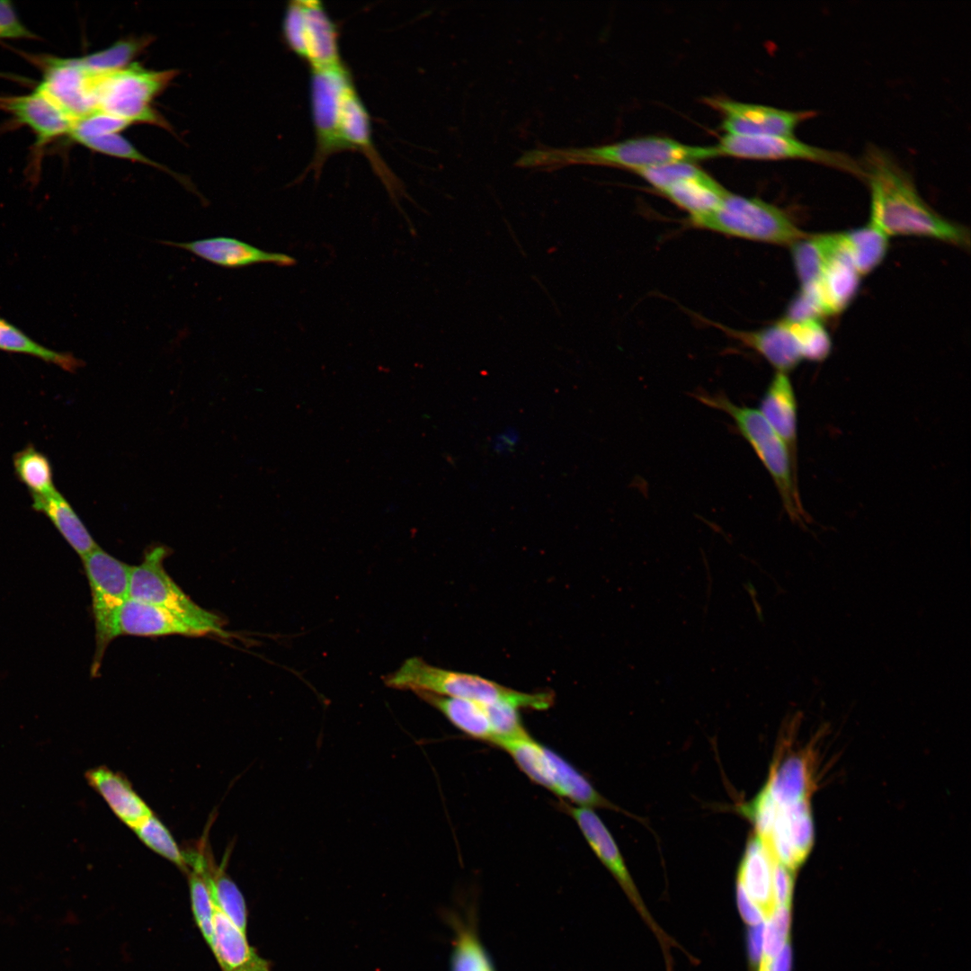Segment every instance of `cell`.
I'll return each instance as SVG.
<instances>
[{"instance_id":"cell-12","label":"cell","mask_w":971,"mask_h":971,"mask_svg":"<svg viewBox=\"0 0 971 971\" xmlns=\"http://www.w3.org/2000/svg\"><path fill=\"white\" fill-rule=\"evenodd\" d=\"M704 101L722 114L721 128L732 135L793 136L796 127L813 116L808 111H788L722 96L705 97Z\"/></svg>"},{"instance_id":"cell-25","label":"cell","mask_w":971,"mask_h":971,"mask_svg":"<svg viewBox=\"0 0 971 971\" xmlns=\"http://www.w3.org/2000/svg\"><path fill=\"white\" fill-rule=\"evenodd\" d=\"M307 60L311 67L342 63L336 28L318 1H302Z\"/></svg>"},{"instance_id":"cell-37","label":"cell","mask_w":971,"mask_h":971,"mask_svg":"<svg viewBox=\"0 0 971 971\" xmlns=\"http://www.w3.org/2000/svg\"><path fill=\"white\" fill-rule=\"evenodd\" d=\"M450 971H495L475 929L459 925L453 939Z\"/></svg>"},{"instance_id":"cell-6","label":"cell","mask_w":971,"mask_h":971,"mask_svg":"<svg viewBox=\"0 0 971 971\" xmlns=\"http://www.w3.org/2000/svg\"><path fill=\"white\" fill-rule=\"evenodd\" d=\"M167 548L156 546L146 551L142 562L131 566L129 597L158 606L199 630L225 637L222 620L186 595L164 568Z\"/></svg>"},{"instance_id":"cell-50","label":"cell","mask_w":971,"mask_h":971,"mask_svg":"<svg viewBox=\"0 0 971 971\" xmlns=\"http://www.w3.org/2000/svg\"><path fill=\"white\" fill-rule=\"evenodd\" d=\"M736 902L739 913L744 922L750 926H755L764 922V915L748 897L742 886L738 883H736Z\"/></svg>"},{"instance_id":"cell-46","label":"cell","mask_w":971,"mask_h":971,"mask_svg":"<svg viewBox=\"0 0 971 971\" xmlns=\"http://www.w3.org/2000/svg\"><path fill=\"white\" fill-rule=\"evenodd\" d=\"M704 170L691 162H672L635 171L658 192L671 184L702 174Z\"/></svg>"},{"instance_id":"cell-38","label":"cell","mask_w":971,"mask_h":971,"mask_svg":"<svg viewBox=\"0 0 971 971\" xmlns=\"http://www.w3.org/2000/svg\"><path fill=\"white\" fill-rule=\"evenodd\" d=\"M150 42V39L121 40L98 52L78 58L88 69L98 74L113 72L128 67L129 61Z\"/></svg>"},{"instance_id":"cell-10","label":"cell","mask_w":971,"mask_h":971,"mask_svg":"<svg viewBox=\"0 0 971 971\" xmlns=\"http://www.w3.org/2000/svg\"><path fill=\"white\" fill-rule=\"evenodd\" d=\"M715 147L718 156L756 160L804 159L860 174V165L848 156L810 146L794 136L725 133Z\"/></svg>"},{"instance_id":"cell-44","label":"cell","mask_w":971,"mask_h":971,"mask_svg":"<svg viewBox=\"0 0 971 971\" xmlns=\"http://www.w3.org/2000/svg\"><path fill=\"white\" fill-rule=\"evenodd\" d=\"M77 143L102 154L143 163L167 171L164 166L141 154L129 141L118 133L84 138L78 140Z\"/></svg>"},{"instance_id":"cell-51","label":"cell","mask_w":971,"mask_h":971,"mask_svg":"<svg viewBox=\"0 0 971 971\" xmlns=\"http://www.w3.org/2000/svg\"><path fill=\"white\" fill-rule=\"evenodd\" d=\"M763 923L751 926L748 932L749 958L753 966H759L761 959Z\"/></svg>"},{"instance_id":"cell-41","label":"cell","mask_w":971,"mask_h":971,"mask_svg":"<svg viewBox=\"0 0 971 971\" xmlns=\"http://www.w3.org/2000/svg\"><path fill=\"white\" fill-rule=\"evenodd\" d=\"M798 339L804 361L820 362L828 358L832 351L830 334L819 318L800 321L788 320Z\"/></svg>"},{"instance_id":"cell-35","label":"cell","mask_w":971,"mask_h":971,"mask_svg":"<svg viewBox=\"0 0 971 971\" xmlns=\"http://www.w3.org/2000/svg\"><path fill=\"white\" fill-rule=\"evenodd\" d=\"M13 465L16 477L31 495H43L56 490L50 460L32 444L13 454Z\"/></svg>"},{"instance_id":"cell-13","label":"cell","mask_w":971,"mask_h":971,"mask_svg":"<svg viewBox=\"0 0 971 971\" xmlns=\"http://www.w3.org/2000/svg\"><path fill=\"white\" fill-rule=\"evenodd\" d=\"M828 252L816 282L800 289L815 298L823 316L842 313L854 300L861 275L845 251L840 233L828 234Z\"/></svg>"},{"instance_id":"cell-29","label":"cell","mask_w":971,"mask_h":971,"mask_svg":"<svg viewBox=\"0 0 971 971\" xmlns=\"http://www.w3.org/2000/svg\"><path fill=\"white\" fill-rule=\"evenodd\" d=\"M192 871L200 874L206 881L213 904L246 933L247 910L245 898L236 883L226 873L223 864L217 866L207 851Z\"/></svg>"},{"instance_id":"cell-40","label":"cell","mask_w":971,"mask_h":971,"mask_svg":"<svg viewBox=\"0 0 971 971\" xmlns=\"http://www.w3.org/2000/svg\"><path fill=\"white\" fill-rule=\"evenodd\" d=\"M791 903L776 905L763 923L759 967L768 965L789 940Z\"/></svg>"},{"instance_id":"cell-47","label":"cell","mask_w":971,"mask_h":971,"mask_svg":"<svg viewBox=\"0 0 971 971\" xmlns=\"http://www.w3.org/2000/svg\"><path fill=\"white\" fill-rule=\"evenodd\" d=\"M283 33L289 47L300 58L307 59L302 1L288 4L283 19Z\"/></svg>"},{"instance_id":"cell-7","label":"cell","mask_w":971,"mask_h":971,"mask_svg":"<svg viewBox=\"0 0 971 971\" xmlns=\"http://www.w3.org/2000/svg\"><path fill=\"white\" fill-rule=\"evenodd\" d=\"M92 594L95 628V652L92 675L99 670L109 644L117 637L119 611L129 597L131 566L100 547L82 557Z\"/></svg>"},{"instance_id":"cell-4","label":"cell","mask_w":971,"mask_h":971,"mask_svg":"<svg viewBox=\"0 0 971 971\" xmlns=\"http://www.w3.org/2000/svg\"><path fill=\"white\" fill-rule=\"evenodd\" d=\"M697 399L726 414L771 475L783 508L793 521L807 520L797 486V464L790 452L759 409L739 405L724 395L702 394Z\"/></svg>"},{"instance_id":"cell-43","label":"cell","mask_w":971,"mask_h":971,"mask_svg":"<svg viewBox=\"0 0 971 971\" xmlns=\"http://www.w3.org/2000/svg\"><path fill=\"white\" fill-rule=\"evenodd\" d=\"M485 706V705H484ZM487 713L494 740L493 744L513 740L528 735L524 727L519 708L506 702H497L485 706Z\"/></svg>"},{"instance_id":"cell-31","label":"cell","mask_w":971,"mask_h":971,"mask_svg":"<svg viewBox=\"0 0 971 971\" xmlns=\"http://www.w3.org/2000/svg\"><path fill=\"white\" fill-rule=\"evenodd\" d=\"M811 772L805 755L794 754L772 768L763 789L778 807L807 798Z\"/></svg>"},{"instance_id":"cell-45","label":"cell","mask_w":971,"mask_h":971,"mask_svg":"<svg viewBox=\"0 0 971 971\" xmlns=\"http://www.w3.org/2000/svg\"><path fill=\"white\" fill-rule=\"evenodd\" d=\"M131 124L125 119L96 111L77 120L69 136L77 142L84 138L118 133Z\"/></svg>"},{"instance_id":"cell-9","label":"cell","mask_w":971,"mask_h":971,"mask_svg":"<svg viewBox=\"0 0 971 971\" xmlns=\"http://www.w3.org/2000/svg\"><path fill=\"white\" fill-rule=\"evenodd\" d=\"M352 85L343 63L311 67V106L316 138L312 167L317 174L329 156L350 149L341 135L340 116L343 97Z\"/></svg>"},{"instance_id":"cell-22","label":"cell","mask_w":971,"mask_h":971,"mask_svg":"<svg viewBox=\"0 0 971 971\" xmlns=\"http://www.w3.org/2000/svg\"><path fill=\"white\" fill-rule=\"evenodd\" d=\"M85 778L118 818L131 829L153 815L149 806L121 774L105 766H98L86 771Z\"/></svg>"},{"instance_id":"cell-19","label":"cell","mask_w":971,"mask_h":971,"mask_svg":"<svg viewBox=\"0 0 971 971\" xmlns=\"http://www.w3.org/2000/svg\"><path fill=\"white\" fill-rule=\"evenodd\" d=\"M116 630L117 636H202L199 630L174 614L154 604L132 598H129L120 608Z\"/></svg>"},{"instance_id":"cell-48","label":"cell","mask_w":971,"mask_h":971,"mask_svg":"<svg viewBox=\"0 0 971 971\" xmlns=\"http://www.w3.org/2000/svg\"><path fill=\"white\" fill-rule=\"evenodd\" d=\"M0 39H36V35L21 22L8 0H0Z\"/></svg>"},{"instance_id":"cell-11","label":"cell","mask_w":971,"mask_h":971,"mask_svg":"<svg viewBox=\"0 0 971 971\" xmlns=\"http://www.w3.org/2000/svg\"><path fill=\"white\" fill-rule=\"evenodd\" d=\"M43 76L36 87L75 122L96 111V92L102 74L85 67L77 58L47 57Z\"/></svg>"},{"instance_id":"cell-2","label":"cell","mask_w":971,"mask_h":971,"mask_svg":"<svg viewBox=\"0 0 971 971\" xmlns=\"http://www.w3.org/2000/svg\"><path fill=\"white\" fill-rule=\"evenodd\" d=\"M718 156L715 146H690L661 136H643L584 147L535 148L523 152L515 165L521 167L557 168L593 165L642 168L672 162H697Z\"/></svg>"},{"instance_id":"cell-20","label":"cell","mask_w":971,"mask_h":971,"mask_svg":"<svg viewBox=\"0 0 971 971\" xmlns=\"http://www.w3.org/2000/svg\"><path fill=\"white\" fill-rule=\"evenodd\" d=\"M732 334L762 355L777 372L788 374L804 361L798 339L785 318L757 331Z\"/></svg>"},{"instance_id":"cell-24","label":"cell","mask_w":971,"mask_h":971,"mask_svg":"<svg viewBox=\"0 0 971 971\" xmlns=\"http://www.w3.org/2000/svg\"><path fill=\"white\" fill-rule=\"evenodd\" d=\"M773 857L757 835L747 842L741 860L737 883L766 918L775 908L772 888Z\"/></svg>"},{"instance_id":"cell-36","label":"cell","mask_w":971,"mask_h":971,"mask_svg":"<svg viewBox=\"0 0 971 971\" xmlns=\"http://www.w3.org/2000/svg\"><path fill=\"white\" fill-rule=\"evenodd\" d=\"M790 247L800 289L812 287L816 282L827 256L828 234H810Z\"/></svg>"},{"instance_id":"cell-32","label":"cell","mask_w":971,"mask_h":971,"mask_svg":"<svg viewBox=\"0 0 971 971\" xmlns=\"http://www.w3.org/2000/svg\"><path fill=\"white\" fill-rule=\"evenodd\" d=\"M840 237L861 276L874 271L883 262L888 251V236L869 223L840 233Z\"/></svg>"},{"instance_id":"cell-3","label":"cell","mask_w":971,"mask_h":971,"mask_svg":"<svg viewBox=\"0 0 971 971\" xmlns=\"http://www.w3.org/2000/svg\"><path fill=\"white\" fill-rule=\"evenodd\" d=\"M384 681L396 690L465 699L485 706L506 702L519 708L544 710L554 702L553 692H522L479 675L430 664L417 656L406 659Z\"/></svg>"},{"instance_id":"cell-14","label":"cell","mask_w":971,"mask_h":971,"mask_svg":"<svg viewBox=\"0 0 971 971\" xmlns=\"http://www.w3.org/2000/svg\"><path fill=\"white\" fill-rule=\"evenodd\" d=\"M762 842L775 860L791 871L797 869L805 861L814 842L807 798L779 807L771 831Z\"/></svg>"},{"instance_id":"cell-23","label":"cell","mask_w":971,"mask_h":971,"mask_svg":"<svg viewBox=\"0 0 971 971\" xmlns=\"http://www.w3.org/2000/svg\"><path fill=\"white\" fill-rule=\"evenodd\" d=\"M759 411L786 444L797 464V403L787 373H775L762 397Z\"/></svg>"},{"instance_id":"cell-15","label":"cell","mask_w":971,"mask_h":971,"mask_svg":"<svg viewBox=\"0 0 971 971\" xmlns=\"http://www.w3.org/2000/svg\"><path fill=\"white\" fill-rule=\"evenodd\" d=\"M561 806L575 821L592 850L616 878L644 919L658 932L659 929L650 917L612 835L599 815L591 807L572 806L566 803ZM658 936L661 937L659 932Z\"/></svg>"},{"instance_id":"cell-17","label":"cell","mask_w":971,"mask_h":971,"mask_svg":"<svg viewBox=\"0 0 971 971\" xmlns=\"http://www.w3.org/2000/svg\"><path fill=\"white\" fill-rule=\"evenodd\" d=\"M340 131L343 141L351 150L359 149L367 156L390 197L396 200L399 196H402L404 191L400 182L383 163L374 147L369 115L353 85L346 90L343 97Z\"/></svg>"},{"instance_id":"cell-28","label":"cell","mask_w":971,"mask_h":971,"mask_svg":"<svg viewBox=\"0 0 971 971\" xmlns=\"http://www.w3.org/2000/svg\"><path fill=\"white\" fill-rule=\"evenodd\" d=\"M550 765V791L566 798L578 806L601 807L619 811L615 805L603 797L571 763L551 749H548Z\"/></svg>"},{"instance_id":"cell-21","label":"cell","mask_w":971,"mask_h":971,"mask_svg":"<svg viewBox=\"0 0 971 971\" xmlns=\"http://www.w3.org/2000/svg\"><path fill=\"white\" fill-rule=\"evenodd\" d=\"M209 949L222 971H271L268 962L249 944L246 933L215 905Z\"/></svg>"},{"instance_id":"cell-1","label":"cell","mask_w":971,"mask_h":971,"mask_svg":"<svg viewBox=\"0 0 971 971\" xmlns=\"http://www.w3.org/2000/svg\"><path fill=\"white\" fill-rule=\"evenodd\" d=\"M870 192L869 224L886 236L927 237L966 248L968 230L948 220L919 195L910 175L887 154L869 149L860 165Z\"/></svg>"},{"instance_id":"cell-39","label":"cell","mask_w":971,"mask_h":971,"mask_svg":"<svg viewBox=\"0 0 971 971\" xmlns=\"http://www.w3.org/2000/svg\"><path fill=\"white\" fill-rule=\"evenodd\" d=\"M132 830L152 851L174 863L183 871H188L183 851L169 830L154 815L145 818Z\"/></svg>"},{"instance_id":"cell-8","label":"cell","mask_w":971,"mask_h":971,"mask_svg":"<svg viewBox=\"0 0 971 971\" xmlns=\"http://www.w3.org/2000/svg\"><path fill=\"white\" fill-rule=\"evenodd\" d=\"M174 76L173 70L150 71L136 64L102 74L96 92V111L132 123L161 125L163 121L149 103Z\"/></svg>"},{"instance_id":"cell-30","label":"cell","mask_w":971,"mask_h":971,"mask_svg":"<svg viewBox=\"0 0 971 971\" xmlns=\"http://www.w3.org/2000/svg\"><path fill=\"white\" fill-rule=\"evenodd\" d=\"M419 698L438 709L455 727L467 735L493 743L494 735L485 706L465 699L451 698L428 692L416 693Z\"/></svg>"},{"instance_id":"cell-52","label":"cell","mask_w":971,"mask_h":971,"mask_svg":"<svg viewBox=\"0 0 971 971\" xmlns=\"http://www.w3.org/2000/svg\"><path fill=\"white\" fill-rule=\"evenodd\" d=\"M791 967L792 949L790 947V940H788L778 956L768 965L759 967L758 971H791Z\"/></svg>"},{"instance_id":"cell-27","label":"cell","mask_w":971,"mask_h":971,"mask_svg":"<svg viewBox=\"0 0 971 971\" xmlns=\"http://www.w3.org/2000/svg\"><path fill=\"white\" fill-rule=\"evenodd\" d=\"M659 192L687 211L690 218L713 212L721 206L729 193L705 171L699 175L678 181Z\"/></svg>"},{"instance_id":"cell-5","label":"cell","mask_w":971,"mask_h":971,"mask_svg":"<svg viewBox=\"0 0 971 971\" xmlns=\"http://www.w3.org/2000/svg\"><path fill=\"white\" fill-rule=\"evenodd\" d=\"M690 223L730 236L789 246L810 235L780 208L757 197L731 192L718 209L690 218Z\"/></svg>"},{"instance_id":"cell-42","label":"cell","mask_w":971,"mask_h":971,"mask_svg":"<svg viewBox=\"0 0 971 971\" xmlns=\"http://www.w3.org/2000/svg\"><path fill=\"white\" fill-rule=\"evenodd\" d=\"M188 882L194 921L208 946L213 938L214 904L209 886L204 878L195 871L189 870Z\"/></svg>"},{"instance_id":"cell-49","label":"cell","mask_w":971,"mask_h":971,"mask_svg":"<svg viewBox=\"0 0 971 971\" xmlns=\"http://www.w3.org/2000/svg\"><path fill=\"white\" fill-rule=\"evenodd\" d=\"M792 872L773 859L772 888L775 906L791 903L793 892Z\"/></svg>"},{"instance_id":"cell-33","label":"cell","mask_w":971,"mask_h":971,"mask_svg":"<svg viewBox=\"0 0 971 971\" xmlns=\"http://www.w3.org/2000/svg\"><path fill=\"white\" fill-rule=\"evenodd\" d=\"M0 351L39 358L69 372L76 371L82 364L72 353L58 352L39 343L1 316Z\"/></svg>"},{"instance_id":"cell-18","label":"cell","mask_w":971,"mask_h":971,"mask_svg":"<svg viewBox=\"0 0 971 971\" xmlns=\"http://www.w3.org/2000/svg\"><path fill=\"white\" fill-rule=\"evenodd\" d=\"M0 108L34 132L38 147H42L65 134L69 135L75 123L36 88L34 92L25 95L0 97Z\"/></svg>"},{"instance_id":"cell-16","label":"cell","mask_w":971,"mask_h":971,"mask_svg":"<svg viewBox=\"0 0 971 971\" xmlns=\"http://www.w3.org/2000/svg\"><path fill=\"white\" fill-rule=\"evenodd\" d=\"M160 242L186 250L204 261L224 268H242L258 263L291 266L296 263V259L289 254L265 251L229 236H213L189 242Z\"/></svg>"},{"instance_id":"cell-26","label":"cell","mask_w":971,"mask_h":971,"mask_svg":"<svg viewBox=\"0 0 971 971\" xmlns=\"http://www.w3.org/2000/svg\"><path fill=\"white\" fill-rule=\"evenodd\" d=\"M31 507L49 519L69 546L82 557L99 546L68 501L56 489L43 495H31Z\"/></svg>"},{"instance_id":"cell-34","label":"cell","mask_w":971,"mask_h":971,"mask_svg":"<svg viewBox=\"0 0 971 971\" xmlns=\"http://www.w3.org/2000/svg\"><path fill=\"white\" fill-rule=\"evenodd\" d=\"M497 746L510 754L520 770L530 780L550 791L551 779L548 747L533 739L530 734L503 742Z\"/></svg>"}]
</instances>
